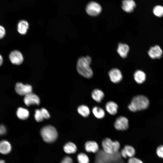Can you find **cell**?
<instances>
[{"instance_id": "cell-1", "label": "cell", "mask_w": 163, "mask_h": 163, "mask_svg": "<svg viewBox=\"0 0 163 163\" xmlns=\"http://www.w3.org/2000/svg\"><path fill=\"white\" fill-rule=\"evenodd\" d=\"M149 105V99L145 96L137 95L134 97L128 105V109L131 112H136L147 109Z\"/></svg>"}, {"instance_id": "cell-2", "label": "cell", "mask_w": 163, "mask_h": 163, "mask_svg": "<svg viewBox=\"0 0 163 163\" xmlns=\"http://www.w3.org/2000/svg\"><path fill=\"white\" fill-rule=\"evenodd\" d=\"M91 62V58L89 56L81 57L78 61L77 71L80 75L86 78H90L93 75V71L90 66Z\"/></svg>"}, {"instance_id": "cell-3", "label": "cell", "mask_w": 163, "mask_h": 163, "mask_svg": "<svg viewBox=\"0 0 163 163\" xmlns=\"http://www.w3.org/2000/svg\"><path fill=\"white\" fill-rule=\"evenodd\" d=\"M101 148L104 152L112 154L118 152L121 149V146L118 141H113L109 137H106L101 141Z\"/></svg>"}, {"instance_id": "cell-4", "label": "cell", "mask_w": 163, "mask_h": 163, "mask_svg": "<svg viewBox=\"0 0 163 163\" xmlns=\"http://www.w3.org/2000/svg\"><path fill=\"white\" fill-rule=\"evenodd\" d=\"M40 134L43 140L47 143L54 142L58 137V133L56 129L51 125H47L43 127L41 130Z\"/></svg>"}, {"instance_id": "cell-5", "label": "cell", "mask_w": 163, "mask_h": 163, "mask_svg": "<svg viewBox=\"0 0 163 163\" xmlns=\"http://www.w3.org/2000/svg\"><path fill=\"white\" fill-rule=\"evenodd\" d=\"M114 126L115 129L118 131H126L129 127L128 120L125 117L120 116L116 119Z\"/></svg>"}, {"instance_id": "cell-6", "label": "cell", "mask_w": 163, "mask_h": 163, "mask_svg": "<svg viewBox=\"0 0 163 163\" xmlns=\"http://www.w3.org/2000/svg\"><path fill=\"white\" fill-rule=\"evenodd\" d=\"M86 10L89 15L91 16H96L100 13L102 8L101 6L97 2H91L87 5Z\"/></svg>"}, {"instance_id": "cell-7", "label": "cell", "mask_w": 163, "mask_h": 163, "mask_svg": "<svg viewBox=\"0 0 163 163\" xmlns=\"http://www.w3.org/2000/svg\"><path fill=\"white\" fill-rule=\"evenodd\" d=\"M15 89L16 93L21 96H25L32 92V86L28 84L24 85L21 83L16 84Z\"/></svg>"}, {"instance_id": "cell-8", "label": "cell", "mask_w": 163, "mask_h": 163, "mask_svg": "<svg viewBox=\"0 0 163 163\" xmlns=\"http://www.w3.org/2000/svg\"><path fill=\"white\" fill-rule=\"evenodd\" d=\"M120 150V155L124 159H127L128 157L129 158L135 157L136 155L134 148L130 145H125Z\"/></svg>"}, {"instance_id": "cell-9", "label": "cell", "mask_w": 163, "mask_h": 163, "mask_svg": "<svg viewBox=\"0 0 163 163\" xmlns=\"http://www.w3.org/2000/svg\"><path fill=\"white\" fill-rule=\"evenodd\" d=\"M9 58L13 64L16 65L21 64L24 60L22 54L17 50H14L11 52L9 55Z\"/></svg>"}, {"instance_id": "cell-10", "label": "cell", "mask_w": 163, "mask_h": 163, "mask_svg": "<svg viewBox=\"0 0 163 163\" xmlns=\"http://www.w3.org/2000/svg\"><path fill=\"white\" fill-rule=\"evenodd\" d=\"M24 104L27 106L31 105H38L40 103L39 97L32 92L24 96Z\"/></svg>"}, {"instance_id": "cell-11", "label": "cell", "mask_w": 163, "mask_h": 163, "mask_svg": "<svg viewBox=\"0 0 163 163\" xmlns=\"http://www.w3.org/2000/svg\"><path fill=\"white\" fill-rule=\"evenodd\" d=\"M108 75L110 81L114 83H119L123 78L121 71L117 68L111 69L109 72Z\"/></svg>"}, {"instance_id": "cell-12", "label": "cell", "mask_w": 163, "mask_h": 163, "mask_svg": "<svg viewBox=\"0 0 163 163\" xmlns=\"http://www.w3.org/2000/svg\"><path fill=\"white\" fill-rule=\"evenodd\" d=\"M150 57L153 59L160 58L163 54V51L158 45L151 47L148 51Z\"/></svg>"}, {"instance_id": "cell-13", "label": "cell", "mask_w": 163, "mask_h": 163, "mask_svg": "<svg viewBox=\"0 0 163 163\" xmlns=\"http://www.w3.org/2000/svg\"><path fill=\"white\" fill-rule=\"evenodd\" d=\"M86 151L88 152L96 153L99 151L100 148L97 143L95 141H88L86 142L85 145Z\"/></svg>"}, {"instance_id": "cell-14", "label": "cell", "mask_w": 163, "mask_h": 163, "mask_svg": "<svg viewBox=\"0 0 163 163\" xmlns=\"http://www.w3.org/2000/svg\"><path fill=\"white\" fill-rule=\"evenodd\" d=\"M12 146L10 142L6 140L0 141V153L3 155H7L11 152Z\"/></svg>"}, {"instance_id": "cell-15", "label": "cell", "mask_w": 163, "mask_h": 163, "mask_svg": "<svg viewBox=\"0 0 163 163\" xmlns=\"http://www.w3.org/2000/svg\"><path fill=\"white\" fill-rule=\"evenodd\" d=\"M136 6V3L133 0H123L122 1V8L127 12H133Z\"/></svg>"}, {"instance_id": "cell-16", "label": "cell", "mask_w": 163, "mask_h": 163, "mask_svg": "<svg viewBox=\"0 0 163 163\" xmlns=\"http://www.w3.org/2000/svg\"><path fill=\"white\" fill-rule=\"evenodd\" d=\"M105 108L109 114L111 115H115L117 113L118 106L116 102L111 101L106 103Z\"/></svg>"}, {"instance_id": "cell-17", "label": "cell", "mask_w": 163, "mask_h": 163, "mask_svg": "<svg viewBox=\"0 0 163 163\" xmlns=\"http://www.w3.org/2000/svg\"><path fill=\"white\" fill-rule=\"evenodd\" d=\"M135 81L138 84L143 83L145 80L146 75L145 73L141 70L136 71L133 75Z\"/></svg>"}, {"instance_id": "cell-18", "label": "cell", "mask_w": 163, "mask_h": 163, "mask_svg": "<svg viewBox=\"0 0 163 163\" xmlns=\"http://www.w3.org/2000/svg\"><path fill=\"white\" fill-rule=\"evenodd\" d=\"M28 23L24 20L20 21L18 22L17 26V30L19 33L24 35L27 32L29 28Z\"/></svg>"}, {"instance_id": "cell-19", "label": "cell", "mask_w": 163, "mask_h": 163, "mask_svg": "<svg viewBox=\"0 0 163 163\" xmlns=\"http://www.w3.org/2000/svg\"><path fill=\"white\" fill-rule=\"evenodd\" d=\"M104 94L100 89H95L91 93V97L93 99L98 103H100L103 99Z\"/></svg>"}, {"instance_id": "cell-20", "label": "cell", "mask_w": 163, "mask_h": 163, "mask_svg": "<svg viewBox=\"0 0 163 163\" xmlns=\"http://www.w3.org/2000/svg\"><path fill=\"white\" fill-rule=\"evenodd\" d=\"M129 50V46L127 44L121 43L119 44L117 52L123 58H125L127 57Z\"/></svg>"}, {"instance_id": "cell-21", "label": "cell", "mask_w": 163, "mask_h": 163, "mask_svg": "<svg viewBox=\"0 0 163 163\" xmlns=\"http://www.w3.org/2000/svg\"><path fill=\"white\" fill-rule=\"evenodd\" d=\"M16 115L19 119L25 120L28 117L29 112L27 109L22 107H19L17 110Z\"/></svg>"}, {"instance_id": "cell-22", "label": "cell", "mask_w": 163, "mask_h": 163, "mask_svg": "<svg viewBox=\"0 0 163 163\" xmlns=\"http://www.w3.org/2000/svg\"><path fill=\"white\" fill-rule=\"evenodd\" d=\"M92 112L94 116L97 119H102L105 116V112L104 109L98 106H95L92 109Z\"/></svg>"}, {"instance_id": "cell-23", "label": "cell", "mask_w": 163, "mask_h": 163, "mask_svg": "<svg viewBox=\"0 0 163 163\" xmlns=\"http://www.w3.org/2000/svg\"><path fill=\"white\" fill-rule=\"evenodd\" d=\"M63 149L66 153L73 154L76 152L77 148L74 143L69 142L66 143L64 146Z\"/></svg>"}, {"instance_id": "cell-24", "label": "cell", "mask_w": 163, "mask_h": 163, "mask_svg": "<svg viewBox=\"0 0 163 163\" xmlns=\"http://www.w3.org/2000/svg\"><path fill=\"white\" fill-rule=\"evenodd\" d=\"M77 110L79 114L85 117H87L90 114V109L88 107L85 105L80 106L78 107Z\"/></svg>"}, {"instance_id": "cell-25", "label": "cell", "mask_w": 163, "mask_h": 163, "mask_svg": "<svg viewBox=\"0 0 163 163\" xmlns=\"http://www.w3.org/2000/svg\"><path fill=\"white\" fill-rule=\"evenodd\" d=\"M77 159L79 163H89L90 159L85 154L81 153L77 156Z\"/></svg>"}, {"instance_id": "cell-26", "label": "cell", "mask_w": 163, "mask_h": 163, "mask_svg": "<svg viewBox=\"0 0 163 163\" xmlns=\"http://www.w3.org/2000/svg\"><path fill=\"white\" fill-rule=\"evenodd\" d=\"M153 12L156 16L162 17L163 16V7L160 5L156 6L153 8Z\"/></svg>"}, {"instance_id": "cell-27", "label": "cell", "mask_w": 163, "mask_h": 163, "mask_svg": "<svg viewBox=\"0 0 163 163\" xmlns=\"http://www.w3.org/2000/svg\"><path fill=\"white\" fill-rule=\"evenodd\" d=\"M34 116L35 120L38 122H41L44 119L40 110H35Z\"/></svg>"}, {"instance_id": "cell-28", "label": "cell", "mask_w": 163, "mask_h": 163, "mask_svg": "<svg viewBox=\"0 0 163 163\" xmlns=\"http://www.w3.org/2000/svg\"><path fill=\"white\" fill-rule=\"evenodd\" d=\"M127 163H143V162L140 159L134 157L129 158L127 160Z\"/></svg>"}, {"instance_id": "cell-29", "label": "cell", "mask_w": 163, "mask_h": 163, "mask_svg": "<svg viewBox=\"0 0 163 163\" xmlns=\"http://www.w3.org/2000/svg\"><path fill=\"white\" fill-rule=\"evenodd\" d=\"M40 110L44 119H48L50 118V114L46 109L43 108L41 109Z\"/></svg>"}, {"instance_id": "cell-30", "label": "cell", "mask_w": 163, "mask_h": 163, "mask_svg": "<svg viewBox=\"0 0 163 163\" xmlns=\"http://www.w3.org/2000/svg\"><path fill=\"white\" fill-rule=\"evenodd\" d=\"M156 153L159 157L163 158V145H161L157 148Z\"/></svg>"}, {"instance_id": "cell-31", "label": "cell", "mask_w": 163, "mask_h": 163, "mask_svg": "<svg viewBox=\"0 0 163 163\" xmlns=\"http://www.w3.org/2000/svg\"><path fill=\"white\" fill-rule=\"evenodd\" d=\"M7 132L6 127L3 125H0V136L5 135Z\"/></svg>"}, {"instance_id": "cell-32", "label": "cell", "mask_w": 163, "mask_h": 163, "mask_svg": "<svg viewBox=\"0 0 163 163\" xmlns=\"http://www.w3.org/2000/svg\"><path fill=\"white\" fill-rule=\"evenodd\" d=\"M72 159L69 157H65L61 161V163H72Z\"/></svg>"}, {"instance_id": "cell-33", "label": "cell", "mask_w": 163, "mask_h": 163, "mask_svg": "<svg viewBox=\"0 0 163 163\" xmlns=\"http://www.w3.org/2000/svg\"><path fill=\"white\" fill-rule=\"evenodd\" d=\"M5 34V30L4 27L0 25V39L2 38Z\"/></svg>"}, {"instance_id": "cell-34", "label": "cell", "mask_w": 163, "mask_h": 163, "mask_svg": "<svg viewBox=\"0 0 163 163\" xmlns=\"http://www.w3.org/2000/svg\"><path fill=\"white\" fill-rule=\"evenodd\" d=\"M3 58L2 56L0 54V66H1L3 63Z\"/></svg>"}, {"instance_id": "cell-35", "label": "cell", "mask_w": 163, "mask_h": 163, "mask_svg": "<svg viewBox=\"0 0 163 163\" xmlns=\"http://www.w3.org/2000/svg\"><path fill=\"white\" fill-rule=\"evenodd\" d=\"M0 163H6L5 161L2 159H0Z\"/></svg>"}]
</instances>
